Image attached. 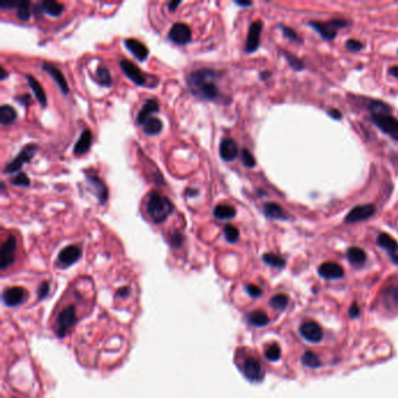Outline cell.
<instances>
[{"mask_svg": "<svg viewBox=\"0 0 398 398\" xmlns=\"http://www.w3.org/2000/svg\"><path fill=\"white\" fill-rule=\"evenodd\" d=\"M181 4V1H178V0H174V1H171V2H168V5H167V7H168V9L171 12H174L175 9L178 8V6Z\"/></svg>", "mask_w": 398, "mask_h": 398, "instance_id": "f5cc1de1", "label": "cell"}, {"mask_svg": "<svg viewBox=\"0 0 398 398\" xmlns=\"http://www.w3.org/2000/svg\"><path fill=\"white\" fill-rule=\"evenodd\" d=\"M82 256V251L77 246H68L60 251L57 256V263L62 266H70L76 263Z\"/></svg>", "mask_w": 398, "mask_h": 398, "instance_id": "4fadbf2b", "label": "cell"}, {"mask_svg": "<svg viewBox=\"0 0 398 398\" xmlns=\"http://www.w3.org/2000/svg\"><path fill=\"white\" fill-rule=\"evenodd\" d=\"M31 2L29 1H19V5L17 7V17L19 20L27 21L29 17H31Z\"/></svg>", "mask_w": 398, "mask_h": 398, "instance_id": "836d02e7", "label": "cell"}, {"mask_svg": "<svg viewBox=\"0 0 398 398\" xmlns=\"http://www.w3.org/2000/svg\"><path fill=\"white\" fill-rule=\"evenodd\" d=\"M124 45H125L127 50H129L130 53H131L133 56L137 58V60L145 61L146 58H148L149 53V48L146 47L143 42L137 40V39L129 38L124 41Z\"/></svg>", "mask_w": 398, "mask_h": 398, "instance_id": "2e32d148", "label": "cell"}, {"mask_svg": "<svg viewBox=\"0 0 398 398\" xmlns=\"http://www.w3.org/2000/svg\"><path fill=\"white\" fill-rule=\"evenodd\" d=\"M371 120L378 129L394 140H398V120L390 113H371Z\"/></svg>", "mask_w": 398, "mask_h": 398, "instance_id": "8992f818", "label": "cell"}, {"mask_svg": "<svg viewBox=\"0 0 398 398\" xmlns=\"http://www.w3.org/2000/svg\"><path fill=\"white\" fill-rule=\"evenodd\" d=\"M185 193H186V195H187V197L193 198V197H195V195L198 194V191H197V189H193V188H188L187 191L185 192Z\"/></svg>", "mask_w": 398, "mask_h": 398, "instance_id": "9f6ffc18", "label": "cell"}, {"mask_svg": "<svg viewBox=\"0 0 398 398\" xmlns=\"http://www.w3.org/2000/svg\"><path fill=\"white\" fill-rule=\"evenodd\" d=\"M284 56H285L290 66H291L295 70H302L305 68L304 62L300 60V58L297 57L296 55H292V54L288 53V51H285V53H284Z\"/></svg>", "mask_w": 398, "mask_h": 398, "instance_id": "b9f144b4", "label": "cell"}, {"mask_svg": "<svg viewBox=\"0 0 398 398\" xmlns=\"http://www.w3.org/2000/svg\"><path fill=\"white\" fill-rule=\"evenodd\" d=\"M26 299V291L22 288H8L4 291L2 300L7 306H15L21 304Z\"/></svg>", "mask_w": 398, "mask_h": 398, "instance_id": "ffe728a7", "label": "cell"}, {"mask_svg": "<svg viewBox=\"0 0 398 398\" xmlns=\"http://www.w3.org/2000/svg\"><path fill=\"white\" fill-rule=\"evenodd\" d=\"M168 39L175 45L185 46L187 45L192 39V29L188 25L184 22H177L169 29Z\"/></svg>", "mask_w": 398, "mask_h": 398, "instance_id": "30bf717a", "label": "cell"}, {"mask_svg": "<svg viewBox=\"0 0 398 398\" xmlns=\"http://www.w3.org/2000/svg\"><path fill=\"white\" fill-rule=\"evenodd\" d=\"M388 71H389V74L390 75H393L394 77H396V78H398V66H394V67H390L389 69H388Z\"/></svg>", "mask_w": 398, "mask_h": 398, "instance_id": "11a10c76", "label": "cell"}, {"mask_svg": "<svg viewBox=\"0 0 398 398\" xmlns=\"http://www.w3.org/2000/svg\"><path fill=\"white\" fill-rule=\"evenodd\" d=\"M15 251H17V238L13 235H9L1 247V254H0L1 270H6L12 265L15 259Z\"/></svg>", "mask_w": 398, "mask_h": 398, "instance_id": "ba28073f", "label": "cell"}, {"mask_svg": "<svg viewBox=\"0 0 398 398\" xmlns=\"http://www.w3.org/2000/svg\"><path fill=\"white\" fill-rule=\"evenodd\" d=\"M328 115L331 116L332 118H334V119H337V120L342 118V113H341L340 111H339L338 109H329V110H328Z\"/></svg>", "mask_w": 398, "mask_h": 398, "instance_id": "816d5d0a", "label": "cell"}, {"mask_svg": "<svg viewBox=\"0 0 398 398\" xmlns=\"http://www.w3.org/2000/svg\"><path fill=\"white\" fill-rule=\"evenodd\" d=\"M301 362H302V364L306 365V367H308V368H316L320 365L319 357L316 356L314 353H312V351H306V353L302 355Z\"/></svg>", "mask_w": 398, "mask_h": 398, "instance_id": "8d00e7d4", "label": "cell"}, {"mask_svg": "<svg viewBox=\"0 0 398 398\" xmlns=\"http://www.w3.org/2000/svg\"><path fill=\"white\" fill-rule=\"evenodd\" d=\"M241 158H242V162L246 167L253 168L254 166H256V159H254L252 153H251L248 149H242V152H241Z\"/></svg>", "mask_w": 398, "mask_h": 398, "instance_id": "60d3db41", "label": "cell"}, {"mask_svg": "<svg viewBox=\"0 0 398 398\" xmlns=\"http://www.w3.org/2000/svg\"><path fill=\"white\" fill-rule=\"evenodd\" d=\"M159 111V104L155 100H148L143 105L142 109L139 110L138 115H137V123L139 125H144L146 120L151 118L153 113L158 112Z\"/></svg>", "mask_w": 398, "mask_h": 398, "instance_id": "44dd1931", "label": "cell"}, {"mask_svg": "<svg viewBox=\"0 0 398 398\" xmlns=\"http://www.w3.org/2000/svg\"><path fill=\"white\" fill-rule=\"evenodd\" d=\"M264 214L266 215L269 218H272V220H288L289 216L285 211L283 210V208L280 207L278 203L276 202H269V203L264 204Z\"/></svg>", "mask_w": 398, "mask_h": 398, "instance_id": "d4e9b609", "label": "cell"}, {"mask_svg": "<svg viewBox=\"0 0 398 398\" xmlns=\"http://www.w3.org/2000/svg\"><path fill=\"white\" fill-rule=\"evenodd\" d=\"M77 320L76 309L73 305L67 306L62 311L58 313L56 316V321H55V333L58 337L62 338L71 331L74 327L75 322Z\"/></svg>", "mask_w": 398, "mask_h": 398, "instance_id": "277c9868", "label": "cell"}, {"mask_svg": "<svg viewBox=\"0 0 398 398\" xmlns=\"http://www.w3.org/2000/svg\"><path fill=\"white\" fill-rule=\"evenodd\" d=\"M35 7L39 8V11L47 13L50 17H60L64 11V6L61 2L55 1V0H44L40 5H35Z\"/></svg>", "mask_w": 398, "mask_h": 398, "instance_id": "7402d4cb", "label": "cell"}, {"mask_svg": "<svg viewBox=\"0 0 398 398\" xmlns=\"http://www.w3.org/2000/svg\"><path fill=\"white\" fill-rule=\"evenodd\" d=\"M377 244L382 249L389 251L390 254L396 253L398 251V243L394 237H391L389 234L382 233L380 236L377 237Z\"/></svg>", "mask_w": 398, "mask_h": 398, "instance_id": "83f0119b", "label": "cell"}, {"mask_svg": "<svg viewBox=\"0 0 398 398\" xmlns=\"http://www.w3.org/2000/svg\"><path fill=\"white\" fill-rule=\"evenodd\" d=\"M270 304H271L273 308L279 309V311H283V309H285L286 307H288L289 297L286 295H283V293H280V295L275 296L271 300H270Z\"/></svg>", "mask_w": 398, "mask_h": 398, "instance_id": "d590c367", "label": "cell"}, {"mask_svg": "<svg viewBox=\"0 0 398 398\" xmlns=\"http://www.w3.org/2000/svg\"><path fill=\"white\" fill-rule=\"evenodd\" d=\"M347 258L353 265L361 266L367 260V254H365L364 250H362L361 248L351 247L347 250Z\"/></svg>", "mask_w": 398, "mask_h": 398, "instance_id": "4316f807", "label": "cell"}, {"mask_svg": "<svg viewBox=\"0 0 398 398\" xmlns=\"http://www.w3.org/2000/svg\"><path fill=\"white\" fill-rule=\"evenodd\" d=\"M282 351H280V347L277 344L270 345L269 347L265 349V357L269 361H277L279 360Z\"/></svg>", "mask_w": 398, "mask_h": 398, "instance_id": "f35d334b", "label": "cell"}, {"mask_svg": "<svg viewBox=\"0 0 398 398\" xmlns=\"http://www.w3.org/2000/svg\"><path fill=\"white\" fill-rule=\"evenodd\" d=\"M391 259H393V262L395 264H398V254L397 253H393L391 254Z\"/></svg>", "mask_w": 398, "mask_h": 398, "instance_id": "94428289", "label": "cell"}, {"mask_svg": "<svg viewBox=\"0 0 398 398\" xmlns=\"http://www.w3.org/2000/svg\"><path fill=\"white\" fill-rule=\"evenodd\" d=\"M280 29H282L284 37H285L286 39H289L290 41L299 42V44H301V42H302V40L300 39L298 33H297L295 29L290 28V27H288V26H283V25L280 26Z\"/></svg>", "mask_w": 398, "mask_h": 398, "instance_id": "7bdbcfd3", "label": "cell"}, {"mask_svg": "<svg viewBox=\"0 0 398 398\" xmlns=\"http://www.w3.org/2000/svg\"><path fill=\"white\" fill-rule=\"evenodd\" d=\"M235 4L238 5V6H242V7H248V6L252 5V2H250V1H247V2H244V1H235Z\"/></svg>", "mask_w": 398, "mask_h": 398, "instance_id": "680465c9", "label": "cell"}, {"mask_svg": "<svg viewBox=\"0 0 398 398\" xmlns=\"http://www.w3.org/2000/svg\"><path fill=\"white\" fill-rule=\"evenodd\" d=\"M48 293H50V285H48L47 283L42 284L40 286V289H39V295H40V298H45V297H47Z\"/></svg>", "mask_w": 398, "mask_h": 398, "instance_id": "f907efd6", "label": "cell"}, {"mask_svg": "<svg viewBox=\"0 0 398 398\" xmlns=\"http://www.w3.org/2000/svg\"><path fill=\"white\" fill-rule=\"evenodd\" d=\"M174 210V205L168 198L164 197L156 191H152L149 194L146 202V211L149 217L154 223H162Z\"/></svg>", "mask_w": 398, "mask_h": 398, "instance_id": "7a4b0ae2", "label": "cell"}, {"mask_svg": "<svg viewBox=\"0 0 398 398\" xmlns=\"http://www.w3.org/2000/svg\"><path fill=\"white\" fill-rule=\"evenodd\" d=\"M26 80H27L29 88H31L32 91H33L35 99L38 100V102L40 103L42 106L47 105V96H46L45 90L40 84V82H39V81L34 76H32L31 74L26 75Z\"/></svg>", "mask_w": 398, "mask_h": 398, "instance_id": "cb8c5ba5", "label": "cell"}, {"mask_svg": "<svg viewBox=\"0 0 398 398\" xmlns=\"http://www.w3.org/2000/svg\"><path fill=\"white\" fill-rule=\"evenodd\" d=\"M383 304L388 308H395L398 305V285L389 286L382 293Z\"/></svg>", "mask_w": 398, "mask_h": 398, "instance_id": "484cf974", "label": "cell"}, {"mask_svg": "<svg viewBox=\"0 0 398 398\" xmlns=\"http://www.w3.org/2000/svg\"><path fill=\"white\" fill-rule=\"evenodd\" d=\"M37 152H38V146L35 144H28L24 146L21 152L19 153L11 162H8V164L5 166L4 173H6V174H12V173L19 172L25 164L31 162V160L33 159V156Z\"/></svg>", "mask_w": 398, "mask_h": 398, "instance_id": "5b68a950", "label": "cell"}, {"mask_svg": "<svg viewBox=\"0 0 398 398\" xmlns=\"http://www.w3.org/2000/svg\"><path fill=\"white\" fill-rule=\"evenodd\" d=\"M91 142H93V133H91L90 130H84L74 146L75 154L82 155L84 153H87L91 146Z\"/></svg>", "mask_w": 398, "mask_h": 398, "instance_id": "603a6c76", "label": "cell"}, {"mask_svg": "<svg viewBox=\"0 0 398 398\" xmlns=\"http://www.w3.org/2000/svg\"><path fill=\"white\" fill-rule=\"evenodd\" d=\"M224 237H226L227 242L229 243H236L240 238V230L236 227L228 224L224 227Z\"/></svg>", "mask_w": 398, "mask_h": 398, "instance_id": "74e56055", "label": "cell"}, {"mask_svg": "<svg viewBox=\"0 0 398 398\" xmlns=\"http://www.w3.org/2000/svg\"><path fill=\"white\" fill-rule=\"evenodd\" d=\"M15 100H17L18 102H20L21 104H24V105H28V104H31V96H29L28 94L20 95V96L15 97Z\"/></svg>", "mask_w": 398, "mask_h": 398, "instance_id": "681fc988", "label": "cell"}, {"mask_svg": "<svg viewBox=\"0 0 398 398\" xmlns=\"http://www.w3.org/2000/svg\"><path fill=\"white\" fill-rule=\"evenodd\" d=\"M350 25V22L346 20V19H332L327 22L321 21H311L309 26L318 32L321 35L322 39L325 40H334L337 37L339 29L346 28Z\"/></svg>", "mask_w": 398, "mask_h": 398, "instance_id": "3957f363", "label": "cell"}, {"mask_svg": "<svg viewBox=\"0 0 398 398\" xmlns=\"http://www.w3.org/2000/svg\"><path fill=\"white\" fill-rule=\"evenodd\" d=\"M19 5L18 1H2L0 2V8L2 9H13V8H17Z\"/></svg>", "mask_w": 398, "mask_h": 398, "instance_id": "c3c4849f", "label": "cell"}, {"mask_svg": "<svg viewBox=\"0 0 398 398\" xmlns=\"http://www.w3.org/2000/svg\"><path fill=\"white\" fill-rule=\"evenodd\" d=\"M0 71H1V76H0V80H5V78L7 77V75H8L7 71L4 69V67L0 68Z\"/></svg>", "mask_w": 398, "mask_h": 398, "instance_id": "91938a15", "label": "cell"}, {"mask_svg": "<svg viewBox=\"0 0 398 398\" xmlns=\"http://www.w3.org/2000/svg\"><path fill=\"white\" fill-rule=\"evenodd\" d=\"M119 66L120 69L124 71V74L137 86H146L148 84L149 78L146 76V74L138 66H136L133 62L129 60H122L119 62Z\"/></svg>", "mask_w": 398, "mask_h": 398, "instance_id": "52a82bcc", "label": "cell"}, {"mask_svg": "<svg viewBox=\"0 0 398 398\" xmlns=\"http://www.w3.org/2000/svg\"><path fill=\"white\" fill-rule=\"evenodd\" d=\"M263 29V22L257 20L253 21L249 27V33H248L247 41H246V51L247 53H253L259 48L260 45V33Z\"/></svg>", "mask_w": 398, "mask_h": 398, "instance_id": "7c38bea8", "label": "cell"}, {"mask_svg": "<svg viewBox=\"0 0 398 398\" xmlns=\"http://www.w3.org/2000/svg\"><path fill=\"white\" fill-rule=\"evenodd\" d=\"M42 69H44L46 73L50 74V76L53 78L54 82L57 84V87L60 88V90L64 95H67L69 93V87H68L66 77L63 76L62 71L58 69L57 67L53 66V64L50 63V62H42Z\"/></svg>", "mask_w": 398, "mask_h": 398, "instance_id": "9a60e30c", "label": "cell"}, {"mask_svg": "<svg viewBox=\"0 0 398 398\" xmlns=\"http://www.w3.org/2000/svg\"><path fill=\"white\" fill-rule=\"evenodd\" d=\"M220 75L217 71L209 68H201L192 73L186 77V82L189 91L195 97L202 100H215L220 96L217 88V78Z\"/></svg>", "mask_w": 398, "mask_h": 398, "instance_id": "6da1fadb", "label": "cell"}, {"mask_svg": "<svg viewBox=\"0 0 398 398\" xmlns=\"http://www.w3.org/2000/svg\"><path fill=\"white\" fill-rule=\"evenodd\" d=\"M11 184L14 186H22V187H29L31 185V180L27 177V174L24 172H19L18 175L11 179Z\"/></svg>", "mask_w": 398, "mask_h": 398, "instance_id": "ee69618b", "label": "cell"}, {"mask_svg": "<svg viewBox=\"0 0 398 398\" xmlns=\"http://www.w3.org/2000/svg\"><path fill=\"white\" fill-rule=\"evenodd\" d=\"M346 47H347V50H349L350 51H360L363 50V44L358 40L350 39V40L346 42Z\"/></svg>", "mask_w": 398, "mask_h": 398, "instance_id": "bcb514c9", "label": "cell"}, {"mask_svg": "<svg viewBox=\"0 0 398 398\" xmlns=\"http://www.w3.org/2000/svg\"><path fill=\"white\" fill-rule=\"evenodd\" d=\"M358 314H360V308H358L356 305H354L353 307L349 309V315L353 316V318H356Z\"/></svg>", "mask_w": 398, "mask_h": 398, "instance_id": "db71d44e", "label": "cell"}, {"mask_svg": "<svg viewBox=\"0 0 398 398\" xmlns=\"http://www.w3.org/2000/svg\"><path fill=\"white\" fill-rule=\"evenodd\" d=\"M95 80L99 82L100 86L104 87H110L112 84V77H111L110 71L105 66H99V68L96 69V73L94 75Z\"/></svg>", "mask_w": 398, "mask_h": 398, "instance_id": "1f68e13d", "label": "cell"}, {"mask_svg": "<svg viewBox=\"0 0 398 398\" xmlns=\"http://www.w3.org/2000/svg\"><path fill=\"white\" fill-rule=\"evenodd\" d=\"M87 182L89 184V186L93 188L94 194L96 195L97 199H99L100 202L104 203L107 200V197H109V191H107L105 184H104L103 180L97 177V175H87Z\"/></svg>", "mask_w": 398, "mask_h": 398, "instance_id": "ac0fdd59", "label": "cell"}, {"mask_svg": "<svg viewBox=\"0 0 398 398\" xmlns=\"http://www.w3.org/2000/svg\"><path fill=\"white\" fill-rule=\"evenodd\" d=\"M220 155L224 161H233L238 155V146L234 139L224 138L220 144Z\"/></svg>", "mask_w": 398, "mask_h": 398, "instance_id": "d6986e66", "label": "cell"}, {"mask_svg": "<svg viewBox=\"0 0 398 398\" xmlns=\"http://www.w3.org/2000/svg\"><path fill=\"white\" fill-rule=\"evenodd\" d=\"M369 107L371 113H390L391 110L389 105H387L384 102H381V100H373Z\"/></svg>", "mask_w": 398, "mask_h": 398, "instance_id": "ab89813d", "label": "cell"}, {"mask_svg": "<svg viewBox=\"0 0 398 398\" xmlns=\"http://www.w3.org/2000/svg\"><path fill=\"white\" fill-rule=\"evenodd\" d=\"M162 127H164V124H162L160 119L156 118V117H151L144 123L143 130L148 136H156L162 131Z\"/></svg>", "mask_w": 398, "mask_h": 398, "instance_id": "f546056e", "label": "cell"}, {"mask_svg": "<svg viewBox=\"0 0 398 398\" xmlns=\"http://www.w3.org/2000/svg\"><path fill=\"white\" fill-rule=\"evenodd\" d=\"M247 291L253 298H257V297L262 295V289L258 288L257 285H253V284H250V285L247 286Z\"/></svg>", "mask_w": 398, "mask_h": 398, "instance_id": "7dc6e473", "label": "cell"}, {"mask_svg": "<svg viewBox=\"0 0 398 398\" xmlns=\"http://www.w3.org/2000/svg\"><path fill=\"white\" fill-rule=\"evenodd\" d=\"M375 213H376V208H375L374 204L371 203L358 204L349 211L348 215L345 218V221L347 222V223H356V222L368 220V218H370Z\"/></svg>", "mask_w": 398, "mask_h": 398, "instance_id": "8fae6325", "label": "cell"}, {"mask_svg": "<svg viewBox=\"0 0 398 398\" xmlns=\"http://www.w3.org/2000/svg\"><path fill=\"white\" fill-rule=\"evenodd\" d=\"M299 331L300 334L302 335V338L306 339V340L309 342H313V344H316V342L321 341L322 335H324L320 326L314 321L304 322V324L300 326Z\"/></svg>", "mask_w": 398, "mask_h": 398, "instance_id": "5bb4252c", "label": "cell"}, {"mask_svg": "<svg viewBox=\"0 0 398 398\" xmlns=\"http://www.w3.org/2000/svg\"><path fill=\"white\" fill-rule=\"evenodd\" d=\"M242 371L248 380L252 382H258L263 378L264 371L262 363L254 357H246L242 362Z\"/></svg>", "mask_w": 398, "mask_h": 398, "instance_id": "9c48e42d", "label": "cell"}, {"mask_svg": "<svg viewBox=\"0 0 398 398\" xmlns=\"http://www.w3.org/2000/svg\"><path fill=\"white\" fill-rule=\"evenodd\" d=\"M263 260L266 264H269L270 266H273V267H279V269H282V267L285 266V259L275 253L263 254Z\"/></svg>", "mask_w": 398, "mask_h": 398, "instance_id": "e575fe53", "label": "cell"}, {"mask_svg": "<svg viewBox=\"0 0 398 398\" xmlns=\"http://www.w3.org/2000/svg\"><path fill=\"white\" fill-rule=\"evenodd\" d=\"M17 118L18 113L14 107L7 105V104L0 106V123L2 125H9V124H12Z\"/></svg>", "mask_w": 398, "mask_h": 398, "instance_id": "4dcf8cb0", "label": "cell"}, {"mask_svg": "<svg viewBox=\"0 0 398 398\" xmlns=\"http://www.w3.org/2000/svg\"><path fill=\"white\" fill-rule=\"evenodd\" d=\"M267 77H270V73H262V74H260V78H262V80H265V78H267Z\"/></svg>", "mask_w": 398, "mask_h": 398, "instance_id": "6125c7cd", "label": "cell"}, {"mask_svg": "<svg viewBox=\"0 0 398 398\" xmlns=\"http://www.w3.org/2000/svg\"><path fill=\"white\" fill-rule=\"evenodd\" d=\"M213 215L218 220H231L236 216V209L230 204H217L214 208Z\"/></svg>", "mask_w": 398, "mask_h": 398, "instance_id": "f1b7e54d", "label": "cell"}, {"mask_svg": "<svg viewBox=\"0 0 398 398\" xmlns=\"http://www.w3.org/2000/svg\"><path fill=\"white\" fill-rule=\"evenodd\" d=\"M185 242L184 235L179 231H174V233L169 235V244L174 248H180Z\"/></svg>", "mask_w": 398, "mask_h": 398, "instance_id": "f6af8a7d", "label": "cell"}, {"mask_svg": "<svg viewBox=\"0 0 398 398\" xmlns=\"http://www.w3.org/2000/svg\"><path fill=\"white\" fill-rule=\"evenodd\" d=\"M319 275L325 279H340L344 277L345 271L338 263L326 262L319 266Z\"/></svg>", "mask_w": 398, "mask_h": 398, "instance_id": "e0dca14e", "label": "cell"}, {"mask_svg": "<svg viewBox=\"0 0 398 398\" xmlns=\"http://www.w3.org/2000/svg\"><path fill=\"white\" fill-rule=\"evenodd\" d=\"M129 293H130L129 288H124V289H122V290H120V291L118 292V295H119L120 297H126L127 295H129Z\"/></svg>", "mask_w": 398, "mask_h": 398, "instance_id": "6f0895ef", "label": "cell"}, {"mask_svg": "<svg viewBox=\"0 0 398 398\" xmlns=\"http://www.w3.org/2000/svg\"><path fill=\"white\" fill-rule=\"evenodd\" d=\"M248 321L256 327H263L269 324V316L262 311H253L248 315Z\"/></svg>", "mask_w": 398, "mask_h": 398, "instance_id": "d6a6232c", "label": "cell"}]
</instances>
